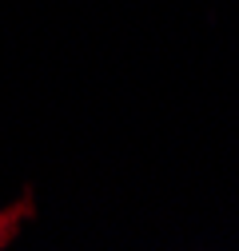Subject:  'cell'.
Returning a JSON list of instances; mask_svg holds the SVG:
<instances>
[{
  "label": "cell",
  "instance_id": "6da1fadb",
  "mask_svg": "<svg viewBox=\"0 0 239 251\" xmlns=\"http://www.w3.org/2000/svg\"><path fill=\"white\" fill-rule=\"evenodd\" d=\"M36 211H32V200H28V192H24V203H16V207H0V247H8L12 239H16V231L32 219Z\"/></svg>",
  "mask_w": 239,
  "mask_h": 251
}]
</instances>
